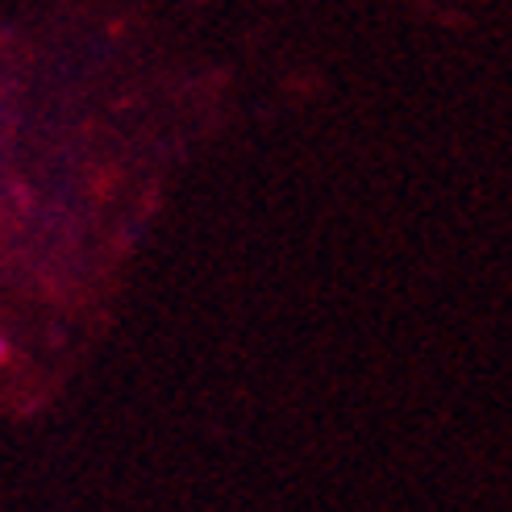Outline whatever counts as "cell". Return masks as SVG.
<instances>
[{
  "instance_id": "cell-1",
  "label": "cell",
  "mask_w": 512,
  "mask_h": 512,
  "mask_svg": "<svg viewBox=\"0 0 512 512\" xmlns=\"http://www.w3.org/2000/svg\"><path fill=\"white\" fill-rule=\"evenodd\" d=\"M5 358H9V342H5V338H0V363H5Z\"/></svg>"
}]
</instances>
